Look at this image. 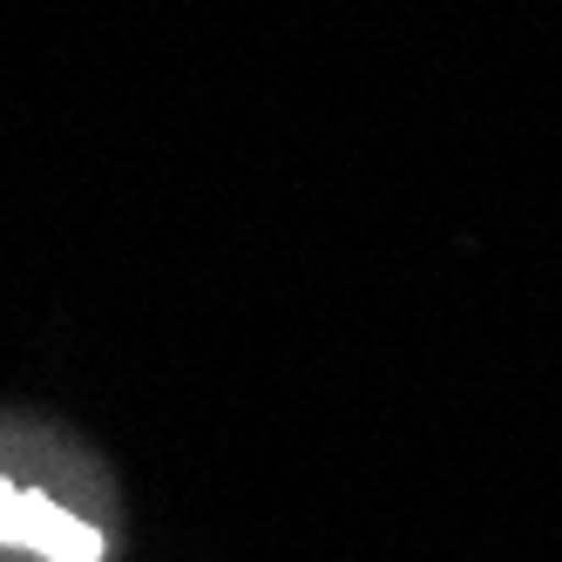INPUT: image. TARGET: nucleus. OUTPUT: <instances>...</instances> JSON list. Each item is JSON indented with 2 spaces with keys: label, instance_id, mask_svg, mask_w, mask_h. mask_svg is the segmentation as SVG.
<instances>
[{
  "label": "nucleus",
  "instance_id": "1",
  "mask_svg": "<svg viewBox=\"0 0 562 562\" xmlns=\"http://www.w3.org/2000/svg\"><path fill=\"white\" fill-rule=\"evenodd\" d=\"M0 542L34 549V555H48V562H95L102 555V536L89 529V521L61 515L48 495L14 488V481H0Z\"/></svg>",
  "mask_w": 562,
  "mask_h": 562
}]
</instances>
